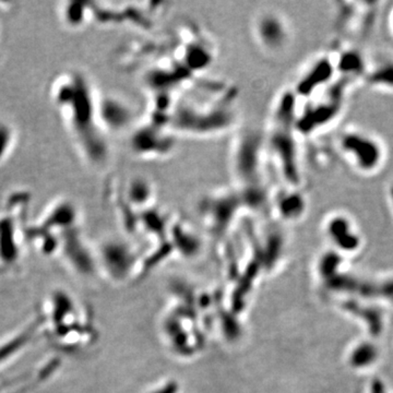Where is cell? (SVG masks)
<instances>
[{"label": "cell", "mask_w": 393, "mask_h": 393, "mask_svg": "<svg viewBox=\"0 0 393 393\" xmlns=\"http://www.w3.org/2000/svg\"><path fill=\"white\" fill-rule=\"evenodd\" d=\"M51 97L90 161L102 163L108 146L100 133L97 99L85 78L74 74L58 78L51 87Z\"/></svg>", "instance_id": "6da1fadb"}, {"label": "cell", "mask_w": 393, "mask_h": 393, "mask_svg": "<svg viewBox=\"0 0 393 393\" xmlns=\"http://www.w3.org/2000/svg\"><path fill=\"white\" fill-rule=\"evenodd\" d=\"M296 123L295 95L292 92L282 93L274 103L265 143L278 172H281L287 185L292 187L299 186L301 179L295 140Z\"/></svg>", "instance_id": "7a4b0ae2"}, {"label": "cell", "mask_w": 393, "mask_h": 393, "mask_svg": "<svg viewBox=\"0 0 393 393\" xmlns=\"http://www.w3.org/2000/svg\"><path fill=\"white\" fill-rule=\"evenodd\" d=\"M265 149V139L253 131H246L240 135L233 146L231 164L240 185L238 190L246 201L251 202L253 206L266 200V194L263 192L262 187L259 186Z\"/></svg>", "instance_id": "3957f363"}, {"label": "cell", "mask_w": 393, "mask_h": 393, "mask_svg": "<svg viewBox=\"0 0 393 393\" xmlns=\"http://www.w3.org/2000/svg\"><path fill=\"white\" fill-rule=\"evenodd\" d=\"M251 33L256 44L266 54L278 55L291 39L287 21L276 11L265 10L253 18Z\"/></svg>", "instance_id": "277c9868"}, {"label": "cell", "mask_w": 393, "mask_h": 393, "mask_svg": "<svg viewBox=\"0 0 393 393\" xmlns=\"http://www.w3.org/2000/svg\"><path fill=\"white\" fill-rule=\"evenodd\" d=\"M341 146L346 153L353 156L356 165L362 171L375 169L381 161V149L367 135L360 133H349L343 135Z\"/></svg>", "instance_id": "5b68a950"}, {"label": "cell", "mask_w": 393, "mask_h": 393, "mask_svg": "<svg viewBox=\"0 0 393 393\" xmlns=\"http://www.w3.org/2000/svg\"><path fill=\"white\" fill-rule=\"evenodd\" d=\"M97 118L108 131H122L133 120L131 108L117 97H105L97 101Z\"/></svg>", "instance_id": "8992f818"}, {"label": "cell", "mask_w": 393, "mask_h": 393, "mask_svg": "<svg viewBox=\"0 0 393 393\" xmlns=\"http://www.w3.org/2000/svg\"><path fill=\"white\" fill-rule=\"evenodd\" d=\"M174 144L171 135L153 127L142 128L133 140V150L141 156H164L169 153Z\"/></svg>", "instance_id": "52a82bcc"}, {"label": "cell", "mask_w": 393, "mask_h": 393, "mask_svg": "<svg viewBox=\"0 0 393 393\" xmlns=\"http://www.w3.org/2000/svg\"><path fill=\"white\" fill-rule=\"evenodd\" d=\"M20 248L11 220H0V263L10 266L19 259Z\"/></svg>", "instance_id": "ba28073f"}, {"label": "cell", "mask_w": 393, "mask_h": 393, "mask_svg": "<svg viewBox=\"0 0 393 393\" xmlns=\"http://www.w3.org/2000/svg\"><path fill=\"white\" fill-rule=\"evenodd\" d=\"M330 237L344 251H354L360 246V238L353 232L350 221L343 217H335L328 224Z\"/></svg>", "instance_id": "9c48e42d"}, {"label": "cell", "mask_w": 393, "mask_h": 393, "mask_svg": "<svg viewBox=\"0 0 393 393\" xmlns=\"http://www.w3.org/2000/svg\"><path fill=\"white\" fill-rule=\"evenodd\" d=\"M333 74V67L328 59H320L309 69L297 85L299 94L308 95L312 93L318 85L326 83Z\"/></svg>", "instance_id": "30bf717a"}, {"label": "cell", "mask_w": 393, "mask_h": 393, "mask_svg": "<svg viewBox=\"0 0 393 393\" xmlns=\"http://www.w3.org/2000/svg\"><path fill=\"white\" fill-rule=\"evenodd\" d=\"M278 212L289 217H299L304 209V199L296 192H278L274 198Z\"/></svg>", "instance_id": "8fae6325"}, {"label": "cell", "mask_w": 393, "mask_h": 393, "mask_svg": "<svg viewBox=\"0 0 393 393\" xmlns=\"http://www.w3.org/2000/svg\"><path fill=\"white\" fill-rule=\"evenodd\" d=\"M152 192L153 190H152L150 183L142 178L133 179L128 188L129 199L131 201L140 202V203L150 201L152 198Z\"/></svg>", "instance_id": "7c38bea8"}, {"label": "cell", "mask_w": 393, "mask_h": 393, "mask_svg": "<svg viewBox=\"0 0 393 393\" xmlns=\"http://www.w3.org/2000/svg\"><path fill=\"white\" fill-rule=\"evenodd\" d=\"M377 358V351L371 344H360L358 345L352 355H351V362L353 366L356 367H362V366H368L374 362Z\"/></svg>", "instance_id": "4fadbf2b"}, {"label": "cell", "mask_w": 393, "mask_h": 393, "mask_svg": "<svg viewBox=\"0 0 393 393\" xmlns=\"http://www.w3.org/2000/svg\"><path fill=\"white\" fill-rule=\"evenodd\" d=\"M15 133L11 126L5 120H0V162L10 153Z\"/></svg>", "instance_id": "5bb4252c"}, {"label": "cell", "mask_w": 393, "mask_h": 393, "mask_svg": "<svg viewBox=\"0 0 393 393\" xmlns=\"http://www.w3.org/2000/svg\"><path fill=\"white\" fill-rule=\"evenodd\" d=\"M371 81L378 85L393 87V62L381 66L371 76Z\"/></svg>", "instance_id": "9a60e30c"}, {"label": "cell", "mask_w": 393, "mask_h": 393, "mask_svg": "<svg viewBox=\"0 0 393 393\" xmlns=\"http://www.w3.org/2000/svg\"><path fill=\"white\" fill-rule=\"evenodd\" d=\"M362 59L355 53H347L340 59V68L342 72L358 74L362 70Z\"/></svg>", "instance_id": "2e32d148"}, {"label": "cell", "mask_w": 393, "mask_h": 393, "mask_svg": "<svg viewBox=\"0 0 393 393\" xmlns=\"http://www.w3.org/2000/svg\"><path fill=\"white\" fill-rule=\"evenodd\" d=\"M371 393H385V391H383L381 383H374L373 391H371Z\"/></svg>", "instance_id": "e0dca14e"}, {"label": "cell", "mask_w": 393, "mask_h": 393, "mask_svg": "<svg viewBox=\"0 0 393 393\" xmlns=\"http://www.w3.org/2000/svg\"><path fill=\"white\" fill-rule=\"evenodd\" d=\"M391 196H392V200H393V187L392 189H391Z\"/></svg>", "instance_id": "ac0fdd59"}]
</instances>
